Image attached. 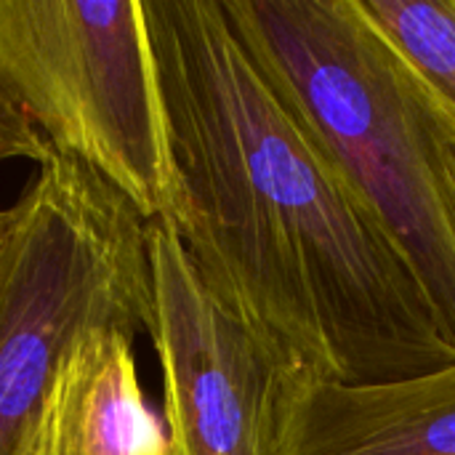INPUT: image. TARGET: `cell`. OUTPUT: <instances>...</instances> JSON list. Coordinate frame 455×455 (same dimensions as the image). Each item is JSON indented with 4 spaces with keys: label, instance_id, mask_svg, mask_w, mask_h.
<instances>
[{
    "label": "cell",
    "instance_id": "cell-1",
    "mask_svg": "<svg viewBox=\"0 0 455 455\" xmlns=\"http://www.w3.org/2000/svg\"><path fill=\"white\" fill-rule=\"evenodd\" d=\"M181 189L176 235L211 296L285 363L349 387L455 363L419 277L285 109L221 0H141Z\"/></svg>",
    "mask_w": 455,
    "mask_h": 455
},
{
    "label": "cell",
    "instance_id": "cell-2",
    "mask_svg": "<svg viewBox=\"0 0 455 455\" xmlns=\"http://www.w3.org/2000/svg\"><path fill=\"white\" fill-rule=\"evenodd\" d=\"M280 96L387 229L455 347V144L360 0H221Z\"/></svg>",
    "mask_w": 455,
    "mask_h": 455
},
{
    "label": "cell",
    "instance_id": "cell-3",
    "mask_svg": "<svg viewBox=\"0 0 455 455\" xmlns=\"http://www.w3.org/2000/svg\"><path fill=\"white\" fill-rule=\"evenodd\" d=\"M96 328L149 336V221L51 149L0 213V455L24 453L61 357Z\"/></svg>",
    "mask_w": 455,
    "mask_h": 455
},
{
    "label": "cell",
    "instance_id": "cell-4",
    "mask_svg": "<svg viewBox=\"0 0 455 455\" xmlns=\"http://www.w3.org/2000/svg\"><path fill=\"white\" fill-rule=\"evenodd\" d=\"M0 88L53 152L176 229L181 189L141 0H0Z\"/></svg>",
    "mask_w": 455,
    "mask_h": 455
},
{
    "label": "cell",
    "instance_id": "cell-5",
    "mask_svg": "<svg viewBox=\"0 0 455 455\" xmlns=\"http://www.w3.org/2000/svg\"><path fill=\"white\" fill-rule=\"evenodd\" d=\"M152 328L176 455H272L285 363L221 307L179 235L149 221Z\"/></svg>",
    "mask_w": 455,
    "mask_h": 455
},
{
    "label": "cell",
    "instance_id": "cell-6",
    "mask_svg": "<svg viewBox=\"0 0 455 455\" xmlns=\"http://www.w3.org/2000/svg\"><path fill=\"white\" fill-rule=\"evenodd\" d=\"M272 455H455V363L363 387L291 365Z\"/></svg>",
    "mask_w": 455,
    "mask_h": 455
},
{
    "label": "cell",
    "instance_id": "cell-7",
    "mask_svg": "<svg viewBox=\"0 0 455 455\" xmlns=\"http://www.w3.org/2000/svg\"><path fill=\"white\" fill-rule=\"evenodd\" d=\"M21 455H176L147 405L133 336L96 328L67 349Z\"/></svg>",
    "mask_w": 455,
    "mask_h": 455
},
{
    "label": "cell",
    "instance_id": "cell-8",
    "mask_svg": "<svg viewBox=\"0 0 455 455\" xmlns=\"http://www.w3.org/2000/svg\"><path fill=\"white\" fill-rule=\"evenodd\" d=\"M455 144V0H360Z\"/></svg>",
    "mask_w": 455,
    "mask_h": 455
},
{
    "label": "cell",
    "instance_id": "cell-9",
    "mask_svg": "<svg viewBox=\"0 0 455 455\" xmlns=\"http://www.w3.org/2000/svg\"><path fill=\"white\" fill-rule=\"evenodd\" d=\"M48 155L51 147L40 131L0 88V160H32L40 165Z\"/></svg>",
    "mask_w": 455,
    "mask_h": 455
}]
</instances>
